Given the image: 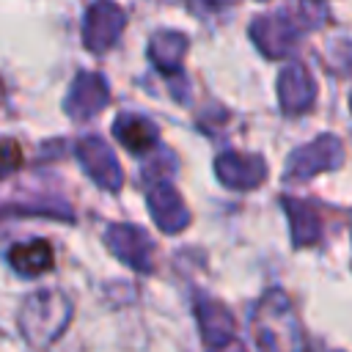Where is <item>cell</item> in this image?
Listing matches in <instances>:
<instances>
[{
	"mask_svg": "<svg viewBox=\"0 0 352 352\" xmlns=\"http://www.w3.org/2000/svg\"><path fill=\"white\" fill-rule=\"evenodd\" d=\"M22 165V148L16 140H0V179Z\"/></svg>",
	"mask_w": 352,
	"mask_h": 352,
	"instance_id": "cell-11",
	"label": "cell"
},
{
	"mask_svg": "<svg viewBox=\"0 0 352 352\" xmlns=\"http://www.w3.org/2000/svg\"><path fill=\"white\" fill-rule=\"evenodd\" d=\"M198 319H201V327H204V338L209 344H217V341L226 344L231 338V333H234L231 314L217 302H204L198 308Z\"/></svg>",
	"mask_w": 352,
	"mask_h": 352,
	"instance_id": "cell-8",
	"label": "cell"
},
{
	"mask_svg": "<svg viewBox=\"0 0 352 352\" xmlns=\"http://www.w3.org/2000/svg\"><path fill=\"white\" fill-rule=\"evenodd\" d=\"M8 264L33 278V275H41L47 270H52L55 264V253H52V245L47 239H30V242H22V245H14L8 250Z\"/></svg>",
	"mask_w": 352,
	"mask_h": 352,
	"instance_id": "cell-5",
	"label": "cell"
},
{
	"mask_svg": "<svg viewBox=\"0 0 352 352\" xmlns=\"http://www.w3.org/2000/svg\"><path fill=\"white\" fill-rule=\"evenodd\" d=\"M220 352H245L239 344H231V346H226V349H220Z\"/></svg>",
	"mask_w": 352,
	"mask_h": 352,
	"instance_id": "cell-12",
	"label": "cell"
},
{
	"mask_svg": "<svg viewBox=\"0 0 352 352\" xmlns=\"http://www.w3.org/2000/svg\"><path fill=\"white\" fill-rule=\"evenodd\" d=\"M256 341L264 352H300L302 333L280 292H270L256 314Z\"/></svg>",
	"mask_w": 352,
	"mask_h": 352,
	"instance_id": "cell-1",
	"label": "cell"
},
{
	"mask_svg": "<svg viewBox=\"0 0 352 352\" xmlns=\"http://www.w3.org/2000/svg\"><path fill=\"white\" fill-rule=\"evenodd\" d=\"M217 173L220 179L228 184V187H236V190H250L256 187L264 173H267V165L258 160V157H234V154H226L217 160Z\"/></svg>",
	"mask_w": 352,
	"mask_h": 352,
	"instance_id": "cell-6",
	"label": "cell"
},
{
	"mask_svg": "<svg viewBox=\"0 0 352 352\" xmlns=\"http://www.w3.org/2000/svg\"><path fill=\"white\" fill-rule=\"evenodd\" d=\"M148 206H151V212H154V217H157L162 231H179V228L187 226L190 214H187L184 204L179 201V192H173L170 187H165V184L154 187L151 195H148Z\"/></svg>",
	"mask_w": 352,
	"mask_h": 352,
	"instance_id": "cell-7",
	"label": "cell"
},
{
	"mask_svg": "<svg viewBox=\"0 0 352 352\" xmlns=\"http://www.w3.org/2000/svg\"><path fill=\"white\" fill-rule=\"evenodd\" d=\"M69 316H72V308L60 292H38L28 297V302L22 305L19 322H22L25 338L36 346H44L66 327Z\"/></svg>",
	"mask_w": 352,
	"mask_h": 352,
	"instance_id": "cell-2",
	"label": "cell"
},
{
	"mask_svg": "<svg viewBox=\"0 0 352 352\" xmlns=\"http://www.w3.org/2000/svg\"><path fill=\"white\" fill-rule=\"evenodd\" d=\"M80 160L85 162V168L91 170V176L107 187V190H118L121 187V168L118 162L113 160V154L107 151V146L102 140H85L80 146Z\"/></svg>",
	"mask_w": 352,
	"mask_h": 352,
	"instance_id": "cell-4",
	"label": "cell"
},
{
	"mask_svg": "<svg viewBox=\"0 0 352 352\" xmlns=\"http://www.w3.org/2000/svg\"><path fill=\"white\" fill-rule=\"evenodd\" d=\"M110 248L116 250V256H121L124 261H129L138 270H148L151 261V245L146 239V234L140 228H129V226H113L107 231Z\"/></svg>",
	"mask_w": 352,
	"mask_h": 352,
	"instance_id": "cell-3",
	"label": "cell"
},
{
	"mask_svg": "<svg viewBox=\"0 0 352 352\" xmlns=\"http://www.w3.org/2000/svg\"><path fill=\"white\" fill-rule=\"evenodd\" d=\"M116 135H118V140H121L129 151H148V148L154 146V140H157V129H154L148 121L135 118V116H132V118H129V116L118 118Z\"/></svg>",
	"mask_w": 352,
	"mask_h": 352,
	"instance_id": "cell-9",
	"label": "cell"
},
{
	"mask_svg": "<svg viewBox=\"0 0 352 352\" xmlns=\"http://www.w3.org/2000/svg\"><path fill=\"white\" fill-rule=\"evenodd\" d=\"M283 206L289 209V214H292V228H294V242L297 245H311V242H316L319 239V234H322V223H319V214H314V209L311 206H305V204H300V201H294V198H286L283 201Z\"/></svg>",
	"mask_w": 352,
	"mask_h": 352,
	"instance_id": "cell-10",
	"label": "cell"
}]
</instances>
